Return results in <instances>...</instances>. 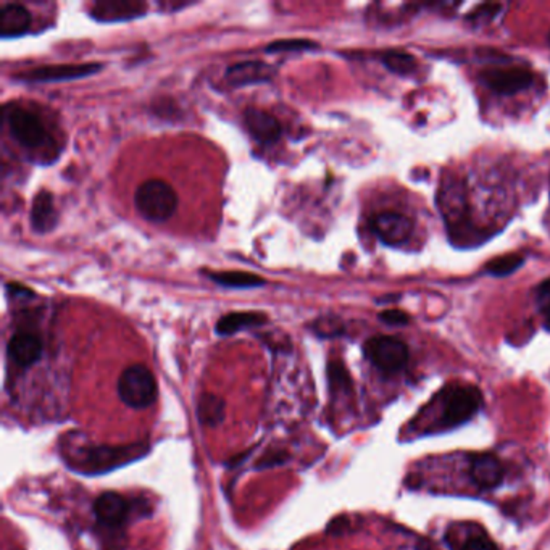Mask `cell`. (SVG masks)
I'll return each instance as SVG.
<instances>
[{"label": "cell", "mask_w": 550, "mask_h": 550, "mask_svg": "<svg viewBox=\"0 0 550 550\" xmlns=\"http://www.w3.org/2000/svg\"><path fill=\"white\" fill-rule=\"evenodd\" d=\"M147 4L142 0H100L92 5L91 15L99 23H121L144 16Z\"/></svg>", "instance_id": "obj_9"}, {"label": "cell", "mask_w": 550, "mask_h": 550, "mask_svg": "<svg viewBox=\"0 0 550 550\" xmlns=\"http://www.w3.org/2000/svg\"><path fill=\"white\" fill-rule=\"evenodd\" d=\"M365 357L383 373L394 375L409 362V348L394 336H375L363 346Z\"/></svg>", "instance_id": "obj_5"}, {"label": "cell", "mask_w": 550, "mask_h": 550, "mask_svg": "<svg viewBox=\"0 0 550 550\" xmlns=\"http://www.w3.org/2000/svg\"><path fill=\"white\" fill-rule=\"evenodd\" d=\"M31 14L20 4H7L0 10V37L16 39L28 33L31 26Z\"/></svg>", "instance_id": "obj_16"}, {"label": "cell", "mask_w": 550, "mask_h": 550, "mask_svg": "<svg viewBox=\"0 0 550 550\" xmlns=\"http://www.w3.org/2000/svg\"><path fill=\"white\" fill-rule=\"evenodd\" d=\"M318 44L308 39H279L266 46V52L278 54V52H300V50L317 49Z\"/></svg>", "instance_id": "obj_24"}, {"label": "cell", "mask_w": 550, "mask_h": 550, "mask_svg": "<svg viewBox=\"0 0 550 550\" xmlns=\"http://www.w3.org/2000/svg\"><path fill=\"white\" fill-rule=\"evenodd\" d=\"M146 453H149V444L144 442L130 446H84L78 442L75 446H67V451H63V460L78 473L102 474L126 467Z\"/></svg>", "instance_id": "obj_1"}, {"label": "cell", "mask_w": 550, "mask_h": 550, "mask_svg": "<svg viewBox=\"0 0 550 550\" xmlns=\"http://www.w3.org/2000/svg\"><path fill=\"white\" fill-rule=\"evenodd\" d=\"M371 230L386 245H399L410 237L413 222L399 212H381L371 218Z\"/></svg>", "instance_id": "obj_8"}, {"label": "cell", "mask_w": 550, "mask_h": 550, "mask_svg": "<svg viewBox=\"0 0 550 550\" xmlns=\"http://www.w3.org/2000/svg\"><path fill=\"white\" fill-rule=\"evenodd\" d=\"M130 503L117 493H104L94 502V515L100 524L109 528H119L130 515Z\"/></svg>", "instance_id": "obj_12"}, {"label": "cell", "mask_w": 550, "mask_h": 550, "mask_svg": "<svg viewBox=\"0 0 550 550\" xmlns=\"http://www.w3.org/2000/svg\"><path fill=\"white\" fill-rule=\"evenodd\" d=\"M266 323V315L260 312H233L224 315L216 323V335L231 336L236 335L247 327H260Z\"/></svg>", "instance_id": "obj_18"}, {"label": "cell", "mask_w": 550, "mask_h": 550, "mask_svg": "<svg viewBox=\"0 0 550 550\" xmlns=\"http://www.w3.org/2000/svg\"><path fill=\"white\" fill-rule=\"evenodd\" d=\"M224 415H226V405L222 398L215 394H202V398L197 402V417L199 421L207 428H215V426L223 423Z\"/></svg>", "instance_id": "obj_20"}, {"label": "cell", "mask_w": 550, "mask_h": 550, "mask_svg": "<svg viewBox=\"0 0 550 550\" xmlns=\"http://www.w3.org/2000/svg\"><path fill=\"white\" fill-rule=\"evenodd\" d=\"M272 77V67L266 65L265 62H258V60L234 63L226 70V81L234 88L265 83V81H270Z\"/></svg>", "instance_id": "obj_15"}, {"label": "cell", "mask_w": 550, "mask_h": 550, "mask_svg": "<svg viewBox=\"0 0 550 550\" xmlns=\"http://www.w3.org/2000/svg\"><path fill=\"white\" fill-rule=\"evenodd\" d=\"M5 119L15 140L26 149H39L50 140L41 119L29 110L8 105L5 107Z\"/></svg>", "instance_id": "obj_6"}, {"label": "cell", "mask_w": 550, "mask_h": 550, "mask_svg": "<svg viewBox=\"0 0 550 550\" xmlns=\"http://www.w3.org/2000/svg\"><path fill=\"white\" fill-rule=\"evenodd\" d=\"M207 278L212 279L222 287L230 289H254L265 285V279L260 278L254 273L247 272H203Z\"/></svg>", "instance_id": "obj_19"}, {"label": "cell", "mask_w": 550, "mask_h": 550, "mask_svg": "<svg viewBox=\"0 0 550 550\" xmlns=\"http://www.w3.org/2000/svg\"><path fill=\"white\" fill-rule=\"evenodd\" d=\"M29 218H31V226L37 234H46L56 228L58 223V213L52 194L47 191H41L35 195Z\"/></svg>", "instance_id": "obj_17"}, {"label": "cell", "mask_w": 550, "mask_h": 550, "mask_svg": "<svg viewBox=\"0 0 550 550\" xmlns=\"http://www.w3.org/2000/svg\"><path fill=\"white\" fill-rule=\"evenodd\" d=\"M549 44H550V35H549Z\"/></svg>", "instance_id": "obj_31"}, {"label": "cell", "mask_w": 550, "mask_h": 550, "mask_svg": "<svg viewBox=\"0 0 550 550\" xmlns=\"http://www.w3.org/2000/svg\"><path fill=\"white\" fill-rule=\"evenodd\" d=\"M314 331L321 337H335L342 333L341 321H337L336 318H321V320L315 321Z\"/></svg>", "instance_id": "obj_27"}, {"label": "cell", "mask_w": 550, "mask_h": 550, "mask_svg": "<svg viewBox=\"0 0 550 550\" xmlns=\"http://www.w3.org/2000/svg\"><path fill=\"white\" fill-rule=\"evenodd\" d=\"M244 123L252 138L264 144L278 140L283 133V128L272 113L265 112L262 109H255V107H249L245 110Z\"/></svg>", "instance_id": "obj_13"}, {"label": "cell", "mask_w": 550, "mask_h": 550, "mask_svg": "<svg viewBox=\"0 0 550 550\" xmlns=\"http://www.w3.org/2000/svg\"><path fill=\"white\" fill-rule=\"evenodd\" d=\"M117 390L123 404L140 410L157 400L159 388L150 369L144 365H131L119 375Z\"/></svg>", "instance_id": "obj_4"}, {"label": "cell", "mask_w": 550, "mask_h": 550, "mask_svg": "<svg viewBox=\"0 0 550 550\" xmlns=\"http://www.w3.org/2000/svg\"><path fill=\"white\" fill-rule=\"evenodd\" d=\"M7 354L18 367L28 368L42 356V341L28 331L15 333L8 341Z\"/></svg>", "instance_id": "obj_14"}, {"label": "cell", "mask_w": 550, "mask_h": 550, "mask_svg": "<svg viewBox=\"0 0 550 550\" xmlns=\"http://www.w3.org/2000/svg\"><path fill=\"white\" fill-rule=\"evenodd\" d=\"M285 460H287V455L285 452H272L265 455V457H262V462L257 463V468L260 470H265V468L276 467V465H281V463H285Z\"/></svg>", "instance_id": "obj_30"}, {"label": "cell", "mask_w": 550, "mask_h": 550, "mask_svg": "<svg viewBox=\"0 0 550 550\" xmlns=\"http://www.w3.org/2000/svg\"><path fill=\"white\" fill-rule=\"evenodd\" d=\"M441 415L438 418L439 430H453L467 423L468 420L480 411L483 404L481 390L474 386L451 384L439 394Z\"/></svg>", "instance_id": "obj_2"}, {"label": "cell", "mask_w": 550, "mask_h": 550, "mask_svg": "<svg viewBox=\"0 0 550 550\" xmlns=\"http://www.w3.org/2000/svg\"><path fill=\"white\" fill-rule=\"evenodd\" d=\"M536 300L544 317V327L550 333V278L537 287Z\"/></svg>", "instance_id": "obj_26"}, {"label": "cell", "mask_w": 550, "mask_h": 550, "mask_svg": "<svg viewBox=\"0 0 550 550\" xmlns=\"http://www.w3.org/2000/svg\"><path fill=\"white\" fill-rule=\"evenodd\" d=\"M524 264V258L522 255H503V257L494 258L486 265V273L495 278H503L509 276L512 273H515L520 266Z\"/></svg>", "instance_id": "obj_22"}, {"label": "cell", "mask_w": 550, "mask_h": 550, "mask_svg": "<svg viewBox=\"0 0 550 550\" xmlns=\"http://www.w3.org/2000/svg\"><path fill=\"white\" fill-rule=\"evenodd\" d=\"M102 70V63H78V65H46L15 75V79L25 83H57L91 77Z\"/></svg>", "instance_id": "obj_7"}, {"label": "cell", "mask_w": 550, "mask_h": 550, "mask_svg": "<svg viewBox=\"0 0 550 550\" xmlns=\"http://www.w3.org/2000/svg\"><path fill=\"white\" fill-rule=\"evenodd\" d=\"M134 203L147 222L163 223L170 220L178 209V195L168 182L161 180H147L136 189Z\"/></svg>", "instance_id": "obj_3"}, {"label": "cell", "mask_w": 550, "mask_h": 550, "mask_svg": "<svg viewBox=\"0 0 550 550\" xmlns=\"http://www.w3.org/2000/svg\"><path fill=\"white\" fill-rule=\"evenodd\" d=\"M483 83L489 89L501 96H514L528 89L533 84V75L523 68H507V70H488L481 75Z\"/></svg>", "instance_id": "obj_10"}, {"label": "cell", "mask_w": 550, "mask_h": 550, "mask_svg": "<svg viewBox=\"0 0 550 550\" xmlns=\"http://www.w3.org/2000/svg\"><path fill=\"white\" fill-rule=\"evenodd\" d=\"M470 478L476 488L483 491L499 488L505 476L501 460L493 453H478L470 460Z\"/></svg>", "instance_id": "obj_11"}, {"label": "cell", "mask_w": 550, "mask_h": 550, "mask_svg": "<svg viewBox=\"0 0 550 550\" xmlns=\"http://www.w3.org/2000/svg\"><path fill=\"white\" fill-rule=\"evenodd\" d=\"M381 62L388 70L400 77H407L417 70V60L409 52H400V50L384 52Z\"/></svg>", "instance_id": "obj_21"}, {"label": "cell", "mask_w": 550, "mask_h": 550, "mask_svg": "<svg viewBox=\"0 0 550 550\" xmlns=\"http://www.w3.org/2000/svg\"><path fill=\"white\" fill-rule=\"evenodd\" d=\"M499 10H501V5H497V4H486V5H480L473 12H470L467 18L473 21V23H488V21L497 16Z\"/></svg>", "instance_id": "obj_28"}, {"label": "cell", "mask_w": 550, "mask_h": 550, "mask_svg": "<svg viewBox=\"0 0 550 550\" xmlns=\"http://www.w3.org/2000/svg\"><path fill=\"white\" fill-rule=\"evenodd\" d=\"M455 550H499V547L484 531L474 526V531L467 534V537L460 543L459 549Z\"/></svg>", "instance_id": "obj_23"}, {"label": "cell", "mask_w": 550, "mask_h": 550, "mask_svg": "<svg viewBox=\"0 0 550 550\" xmlns=\"http://www.w3.org/2000/svg\"><path fill=\"white\" fill-rule=\"evenodd\" d=\"M327 375L331 386L336 389H350V377H348V369L339 362H331L327 367Z\"/></svg>", "instance_id": "obj_25"}, {"label": "cell", "mask_w": 550, "mask_h": 550, "mask_svg": "<svg viewBox=\"0 0 550 550\" xmlns=\"http://www.w3.org/2000/svg\"><path fill=\"white\" fill-rule=\"evenodd\" d=\"M379 320L386 323V325H390V327H404L410 321V317L402 310H399V308H389V310H384L379 314Z\"/></svg>", "instance_id": "obj_29"}]
</instances>
